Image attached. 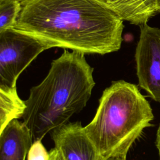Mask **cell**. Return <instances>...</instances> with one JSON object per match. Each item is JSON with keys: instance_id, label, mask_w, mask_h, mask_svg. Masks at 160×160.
Instances as JSON below:
<instances>
[{"instance_id": "6da1fadb", "label": "cell", "mask_w": 160, "mask_h": 160, "mask_svg": "<svg viewBox=\"0 0 160 160\" xmlns=\"http://www.w3.org/2000/svg\"><path fill=\"white\" fill-rule=\"evenodd\" d=\"M21 10L14 28L46 43L104 55L121 46L123 21L95 0H19Z\"/></svg>"}, {"instance_id": "7a4b0ae2", "label": "cell", "mask_w": 160, "mask_h": 160, "mask_svg": "<svg viewBox=\"0 0 160 160\" xmlns=\"http://www.w3.org/2000/svg\"><path fill=\"white\" fill-rule=\"evenodd\" d=\"M84 54L65 49L43 81L30 89L22 119L34 140L68 123L86 106L95 82Z\"/></svg>"}, {"instance_id": "3957f363", "label": "cell", "mask_w": 160, "mask_h": 160, "mask_svg": "<svg viewBox=\"0 0 160 160\" xmlns=\"http://www.w3.org/2000/svg\"><path fill=\"white\" fill-rule=\"evenodd\" d=\"M153 119L152 108L138 86L119 80L103 91L94 118L84 129L101 158L126 156Z\"/></svg>"}, {"instance_id": "277c9868", "label": "cell", "mask_w": 160, "mask_h": 160, "mask_svg": "<svg viewBox=\"0 0 160 160\" xmlns=\"http://www.w3.org/2000/svg\"><path fill=\"white\" fill-rule=\"evenodd\" d=\"M49 48L37 38L14 29L0 32V86L16 88L22 71Z\"/></svg>"}, {"instance_id": "5b68a950", "label": "cell", "mask_w": 160, "mask_h": 160, "mask_svg": "<svg viewBox=\"0 0 160 160\" xmlns=\"http://www.w3.org/2000/svg\"><path fill=\"white\" fill-rule=\"evenodd\" d=\"M135 52L139 86L160 103V29L147 23L140 25Z\"/></svg>"}, {"instance_id": "8992f818", "label": "cell", "mask_w": 160, "mask_h": 160, "mask_svg": "<svg viewBox=\"0 0 160 160\" xmlns=\"http://www.w3.org/2000/svg\"><path fill=\"white\" fill-rule=\"evenodd\" d=\"M54 148L64 160H99L101 157L80 122H68L54 129Z\"/></svg>"}, {"instance_id": "52a82bcc", "label": "cell", "mask_w": 160, "mask_h": 160, "mask_svg": "<svg viewBox=\"0 0 160 160\" xmlns=\"http://www.w3.org/2000/svg\"><path fill=\"white\" fill-rule=\"evenodd\" d=\"M32 139L24 122L12 120L0 132V160H26Z\"/></svg>"}, {"instance_id": "ba28073f", "label": "cell", "mask_w": 160, "mask_h": 160, "mask_svg": "<svg viewBox=\"0 0 160 160\" xmlns=\"http://www.w3.org/2000/svg\"><path fill=\"white\" fill-rule=\"evenodd\" d=\"M123 21L135 25L147 23L158 11L156 0H104Z\"/></svg>"}, {"instance_id": "9c48e42d", "label": "cell", "mask_w": 160, "mask_h": 160, "mask_svg": "<svg viewBox=\"0 0 160 160\" xmlns=\"http://www.w3.org/2000/svg\"><path fill=\"white\" fill-rule=\"evenodd\" d=\"M26 108L25 101L20 99L16 88L0 86V132L12 120L22 118Z\"/></svg>"}, {"instance_id": "30bf717a", "label": "cell", "mask_w": 160, "mask_h": 160, "mask_svg": "<svg viewBox=\"0 0 160 160\" xmlns=\"http://www.w3.org/2000/svg\"><path fill=\"white\" fill-rule=\"evenodd\" d=\"M21 10L19 0L0 1V32L14 28Z\"/></svg>"}, {"instance_id": "8fae6325", "label": "cell", "mask_w": 160, "mask_h": 160, "mask_svg": "<svg viewBox=\"0 0 160 160\" xmlns=\"http://www.w3.org/2000/svg\"><path fill=\"white\" fill-rule=\"evenodd\" d=\"M28 160H49L50 154L41 142V140H34L27 156Z\"/></svg>"}, {"instance_id": "7c38bea8", "label": "cell", "mask_w": 160, "mask_h": 160, "mask_svg": "<svg viewBox=\"0 0 160 160\" xmlns=\"http://www.w3.org/2000/svg\"><path fill=\"white\" fill-rule=\"evenodd\" d=\"M49 160H64L61 153L55 148L51 149V151H49Z\"/></svg>"}, {"instance_id": "4fadbf2b", "label": "cell", "mask_w": 160, "mask_h": 160, "mask_svg": "<svg viewBox=\"0 0 160 160\" xmlns=\"http://www.w3.org/2000/svg\"><path fill=\"white\" fill-rule=\"evenodd\" d=\"M155 145L158 151V155H159V160H160V123L159 127L158 128L156 136V140H155Z\"/></svg>"}, {"instance_id": "5bb4252c", "label": "cell", "mask_w": 160, "mask_h": 160, "mask_svg": "<svg viewBox=\"0 0 160 160\" xmlns=\"http://www.w3.org/2000/svg\"><path fill=\"white\" fill-rule=\"evenodd\" d=\"M99 160H126V156H111L107 158H100Z\"/></svg>"}, {"instance_id": "9a60e30c", "label": "cell", "mask_w": 160, "mask_h": 160, "mask_svg": "<svg viewBox=\"0 0 160 160\" xmlns=\"http://www.w3.org/2000/svg\"><path fill=\"white\" fill-rule=\"evenodd\" d=\"M156 6L158 11L160 12V0H156Z\"/></svg>"}, {"instance_id": "2e32d148", "label": "cell", "mask_w": 160, "mask_h": 160, "mask_svg": "<svg viewBox=\"0 0 160 160\" xmlns=\"http://www.w3.org/2000/svg\"><path fill=\"white\" fill-rule=\"evenodd\" d=\"M95 1H98V2H101V3H102V4H104V5H106V4H105V2H104V0H95Z\"/></svg>"}, {"instance_id": "e0dca14e", "label": "cell", "mask_w": 160, "mask_h": 160, "mask_svg": "<svg viewBox=\"0 0 160 160\" xmlns=\"http://www.w3.org/2000/svg\"><path fill=\"white\" fill-rule=\"evenodd\" d=\"M4 1V0H0V1Z\"/></svg>"}]
</instances>
